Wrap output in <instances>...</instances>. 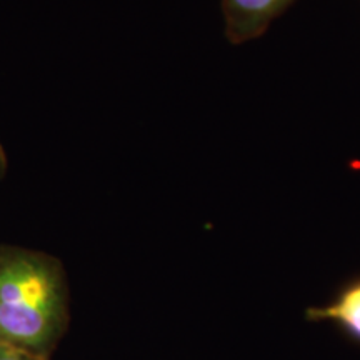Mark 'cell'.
<instances>
[{
  "label": "cell",
  "instance_id": "cell-1",
  "mask_svg": "<svg viewBox=\"0 0 360 360\" xmlns=\"http://www.w3.org/2000/svg\"><path fill=\"white\" fill-rule=\"evenodd\" d=\"M69 321L70 295L60 260L0 245V345L51 359Z\"/></svg>",
  "mask_w": 360,
  "mask_h": 360
},
{
  "label": "cell",
  "instance_id": "cell-2",
  "mask_svg": "<svg viewBox=\"0 0 360 360\" xmlns=\"http://www.w3.org/2000/svg\"><path fill=\"white\" fill-rule=\"evenodd\" d=\"M294 0H222L225 35L232 44L257 39Z\"/></svg>",
  "mask_w": 360,
  "mask_h": 360
},
{
  "label": "cell",
  "instance_id": "cell-3",
  "mask_svg": "<svg viewBox=\"0 0 360 360\" xmlns=\"http://www.w3.org/2000/svg\"><path fill=\"white\" fill-rule=\"evenodd\" d=\"M305 319L332 323L345 340L360 347V276L342 283L326 304L309 307Z\"/></svg>",
  "mask_w": 360,
  "mask_h": 360
},
{
  "label": "cell",
  "instance_id": "cell-4",
  "mask_svg": "<svg viewBox=\"0 0 360 360\" xmlns=\"http://www.w3.org/2000/svg\"><path fill=\"white\" fill-rule=\"evenodd\" d=\"M0 360H51V359L37 357V355L24 352V350H17V349L4 347V345H0Z\"/></svg>",
  "mask_w": 360,
  "mask_h": 360
},
{
  "label": "cell",
  "instance_id": "cell-5",
  "mask_svg": "<svg viewBox=\"0 0 360 360\" xmlns=\"http://www.w3.org/2000/svg\"><path fill=\"white\" fill-rule=\"evenodd\" d=\"M6 170H7V155H6V150H4L2 143H0V179L4 177Z\"/></svg>",
  "mask_w": 360,
  "mask_h": 360
}]
</instances>
